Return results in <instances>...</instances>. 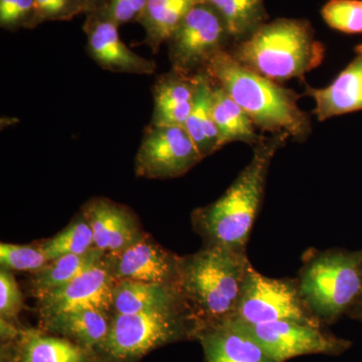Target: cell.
Returning <instances> with one entry per match:
<instances>
[{"mask_svg":"<svg viewBox=\"0 0 362 362\" xmlns=\"http://www.w3.org/2000/svg\"><path fill=\"white\" fill-rule=\"evenodd\" d=\"M23 298L11 271H0V314L2 320H13L21 313Z\"/></svg>","mask_w":362,"mask_h":362,"instance_id":"obj_31","label":"cell"},{"mask_svg":"<svg viewBox=\"0 0 362 362\" xmlns=\"http://www.w3.org/2000/svg\"><path fill=\"white\" fill-rule=\"evenodd\" d=\"M21 362H87V354L70 340L28 331L21 342Z\"/></svg>","mask_w":362,"mask_h":362,"instance_id":"obj_24","label":"cell"},{"mask_svg":"<svg viewBox=\"0 0 362 362\" xmlns=\"http://www.w3.org/2000/svg\"><path fill=\"white\" fill-rule=\"evenodd\" d=\"M233 319L247 325L283 320L324 325L305 303L297 280L266 277L252 266Z\"/></svg>","mask_w":362,"mask_h":362,"instance_id":"obj_7","label":"cell"},{"mask_svg":"<svg viewBox=\"0 0 362 362\" xmlns=\"http://www.w3.org/2000/svg\"><path fill=\"white\" fill-rule=\"evenodd\" d=\"M204 71L259 129L272 134L286 133L299 141L310 135V119L298 106L296 93L243 66L228 49L218 52Z\"/></svg>","mask_w":362,"mask_h":362,"instance_id":"obj_3","label":"cell"},{"mask_svg":"<svg viewBox=\"0 0 362 362\" xmlns=\"http://www.w3.org/2000/svg\"><path fill=\"white\" fill-rule=\"evenodd\" d=\"M35 0H0V25L6 30L33 28Z\"/></svg>","mask_w":362,"mask_h":362,"instance_id":"obj_30","label":"cell"},{"mask_svg":"<svg viewBox=\"0 0 362 362\" xmlns=\"http://www.w3.org/2000/svg\"><path fill=\"white\" fill-rule=\"evenodd\" d=\"M202 159L185 127L151 124L145 130L135 157V173L150 180L180 177Z\"/></svg>","mask_w":362,"mask_h":362,"instance_id":"obj_9","label":"cell"},{"mask_svg":"<svg viewBox=\"0 0 362 362\" xmlns=\"http://www.w3.org/2000/svg\"><path fill=\"white\" fill-rule=\"evenodd\" d=\"M118 28L103 11L88 13L84 32L88 37L87 49L90 58L105 70L113 73L153 74L156 62L131 51L121 40Z\"/></svg>","mask_w":362,"mask_h":362,"instance_id":"obj_13","label":"cell"},{"mask_svg":"<svg viewBox=\"0 0 362 362\" xmlns=\"http://www.w3.org/2000/svg\"><path fill=\"white\" fill-rule=\"evenodd\" d=\"M232 39L225 21L206 1L192 7L168 40L173 70L185 75L204 71L218 52Z\"/></svg>","mask_w":362,"mask_h":362,"instance_id":"obj_8","label":"cell"},{"mask_svg":"<svg viewBox=\"0 0 362 362\" xmlns=\"http://www.w3.org/2000/svg\"><path fill=\"white\" fill-rule=\"evenodd\" d=\"M356 318L359 319V320L362 321V315L357 316V317H356Z\"/></svg>","mask_w":362,"mask_h":362,"instance_id":"obj_35","label":"cell"},{"mask_svg":"<svg viewBox=\"0 0 362 362\" xmlns=\"http://www.w3.org/2000/svg\"><path fill=\"white\" fill-rule=\"evenodd\" d=\"M83 216L92 228L95 247L106 254L123 251L145 233L129 209L103 197L88 202Z\"/></svg>","mask_w":362,"mask_h":362,"instance_id":"obj_14","label":"cell"},{"mask_svg":"<svg viewBox=\"0 0 362 362\" xmlns=\"http://www.w3.org/2000/svg\"><path fill=\"white\" fill-rule=\"evenodd\" d=\"M322 16L333 30L362 33V0H329L322 8Z\"/></svg>","mask_w":362,"mask_h":362,"instance_id":"obj_27","label":"cell"},{"mask_svg":"<svg viewBox=\"0 0 362 362\" xmlns=\"http://www.w3.org/2000/svg\"><path fill=\"white\" fill-rule=\"evenodd\" d=\"M197 75H185L171 71L157 78L153 86L156 126H180L185 123L194 105Z\"/></svg>","mask_w":362,"mask_h":362,"instance_id":"obj_17","label":"cell"},{"mask_svg":"<svg viewBox=\"0 0 362 362\" xmlns=\"http://www.w3.org/2000/svg\"><path fill=\"white\" fill-rule=\"evenodd\" d=\"M148 0H109L104 13L115 25L138 21L142 16Z\"/></svg>","mask_w":362,"mask_h":362,"instance_id":"obj_32","label":"cell"},{"mask_svg":"<svg viewBox=\"0 0 362 362\" xmlns=\"http://www.w3.org/2000/svg\"><path fill=\"white\" fill-rule=\"evenodd\" d=\"M239 323L275 362L309 354L338 356L351 346L349 340L327 332L323 326L288 320L257 325Z\"/></svg>","mask_w":362,"mask_h":362,"instance_id":"obj_10","label":"cell"},{"mask_svg":"<svg viewBox=\"0 0 362 362\" xmlns=\"http://www.w3.org/2000/svg\"><path fill=\"white\" fill-rule=\"evenodd\" d=\"M251 266L247 251L223 246H206L181 257L178 287L195 334L233 318Z\"/></svg>","mask_w":362,"mask_h":362,"instance_id":"obj_2","label":"cell"},{"mask_svg":"<svg viewBox=\"0 0 362 362\" xmlns=\"http://www.w3.org/2000/svg\"><path fill=\"white\" fill-rule=\"evenodd\" d=\"M115 284L105 256L101 262L83 272L68 284L37 299L42 321L81 308L100 309L111 313Z\"/></svg>","mask_w":362,"mask_h":362,"instance_id":"obj_12","label":"cell"},{"mask_svg":"<svg viewBox=\"0 0 362 362\" xmlns=\"http://www.w3.org/2000/svg\"><path fill=\"white\" fill-rule=\"evenodd\" d=\"M204 0H148L137 23L146 33L145 42L157 52L168 42L188 11Z\"/></svg>","mask_w":362,"mask_h":362,"instance_id":"obj_21","label":"cell"},{"mask_svg":"<svg viewBox=\"0 0 362 362\" xmlns=\"http://www.w3.org/2000/svg\"><path fill=\"white\" fill-rule=\"evenodd\" d=\"M106 256V252L94 247L85 254L66 255L49 261L39 271L33 272L30 278V290L39 299L47 293L68 284L83 272L96 265Z\"/></svg>","mask_w":362,"mask_h":362,"instance_id":"obj_22","label":"cell"},{"mask_svg":"<svg viewBox=\"0 0 362 362\" xmlns=\"http://www.w3.org/2000/svg\"><path fill=\"white\" fill-rule=\"evenodd\" d=\"M230 52L243 66L277 83L303 78L325 56L310 25L297 20L262 25Z\"/></svg>","mask_w":362,"mask_h":362,"instance_id":"obj_4","label":"cell"},{"mask_svg":"<svg viewBox=\"0 0 362 362\" xmlns=\"http://www.w3.org/2000/svg\"><path fill=\"white\" fill-rule=\"evenodd\" d=\"M354 52L349 66L327 87L306 85L305 95L313 99V114L318 121L362 111V44Z\"/></svg>","mask_w":362,"mask_h":362,"instance_id":"obj_15","label":"cell"},{"mask_svg":"<svg viewBox=\"0 0 362 362\" xmlns=\"http://www.w3.org/2000/svg\"><path fill=\"white\" fill-rule=\"evenodd\" d=\"M45 252L37 246L23 245H0V263L1 268L8 271H39L49 263Z\"/></svg>","mask_w":362,"mask_h":362,"instance_id":"obj_28","label":"cell"},{"mask_svg":"<svg viewBox=\"0 0 362 362\" xmlns=\"http://www.w3.org/2000/svg\"><path fill=\"white\" fill-rule=\"evenodd\" d=\"M85 7V13H96V11H104L108 6L109 0H81Z\"/></svg>","mask_w":362,"mask_h":362,"instance_id":"obj_33","label":"cell"},{"mask_svg":"<svg viewBox=\"0 0 362 362\" xmlns=\"http://www.w3.org/2000/svg\"><path fill=\"white\" fill-rule=\"evenodd\" d=\"M85 13L81 0H35L33 28L45 21H70Z\"/></svg>","mask_w":362,"mask_h":362,"instance_id":"obj_29","label":"cell"},{"mask_svg":"<svg viewBox=\"0 0 362 362\" xmlns=\"http://www.w3.org/2000/svg\"><path fill=\"white\" fill-rule=\"evenodd\" d=\"M185 128L204 158L220 150L214 117V83L204 71L197 74L194 105Z\"/></svg>","mask_w":362,"mask_h":362,"instance_id":"obj_19","label":"cell"},{"mask_svg":"<svg viewBox=\"0 0 362 362\" xmlns=\"http://www.w3.org/2000/svg\"><path fill=\"white\" fill-rule=\"evenodd\" d=\"M206 362H275L235 320L211 326L197 333Z\"/></svg>","mask_w":362,"mask_h":362,"instance_id":"obj_16","label":"cell"},{"mask_svg":"<svg viewBox=\"0 0 362 362\" xmlns=\"http://www.w3.org/2000/svg\"><path fill=\"white\" fill-rule=\"evenodd\" d=\"M214 83V82H213ZM214 117L218 131V146L239 141L257 144L262 136L257 134L256 126L249 115L235 103L225 90L214 83Z\"/></svg>","mask_w":362,"mask_h":362,"instance_id":"obj_23","label":"cell"},{"mask_svg":"<svg viewBox=\"0 0 362 362\" xmlns=\"http://www.w3.org/2000/svg\"><path fill=\"white\" fill-rule=\"evenodd\" d=\"M286 133L263 137L254 146L251 161L218 201L197 209L192 223L206 246L247 251V240L263 201L272 160L284 146Z\"/></svg>","mask_w":362,"mask_h":362,"instance_id":"obj_1","label":"cell"},{"mask_svg":"<svg viewBox=\"0 0 362 362\" xmlns=\"http://www.w3.org/2000/svg\"><path fill=\"white\" fill-rule=\"evenodd\" d=\"M49 261L66 255L85 254L94 249V235L84 216L74 221L58 235L39 245Z\"/></svg>","mask_w":362,"mask_h":362,"instance_id":"obj_26","label":"cell"},{"mask_svg":"<svg viewBox=\"0 0 362 362\" xmlns=\"http://www.w3.org/2000/svg\"><path fill=\"white\" fill-rule=\"evenodd\" d=\"M181 257L162 247L147 233L116 254H106L112 277L118 281L178 285Z\"/></svg>","mask_w":362,"mask_h":362,"instance_id":"obj_11","label":"cell"},{"mask_svg":"<svg viewBox=\"0 0 362 362\" xmlns=\"http://www.w3.org/2000/svg\"><path fill=\"white\" fill-rule=\"evenodd\" d=\"M225 21L232 39L240 42L252 35L265 18L262 0H204Z\"/></svg>","mask_w":362,"mask_h":362,"instance_id":"obj_25","label":"cell"},{"mask_svg":"<svg viewBox=\"0 0 362 362\" xmlns=\"http://www.w3.org/2000/svg\"><path fill=\"white\" fill-rule=\"evenodd\" d=\"M176 307H187L178 285L118 281L113 288V314H137Z\"/></svg>","mask_w":362,"mask_h":362,"instance_id":"obj_18","label":"cell"},{"mask_svg":"<svg viewBox=\"0 0 362 362\" xmlns=\"http://www.w3.org/2000/svg\"><path fill=\"white\" fill-rule=\"evenodd\" d=\"M297 281L314 316L323 324L335 322L362 294V249L309 251Z\"/></svg>","mask_w":362,"mask_h":362,"instance_id":"obj_5","label":"cell"},{"mask_svg":"<svg viewBox=\"0 0 362 362\" xmlns=\"http://www.w3.org/2000/svg\"><path fill=\"white\" fill-rule=\"evenodd\" d=\"M189 329L195 334L194 322L187 307L113 314L108 337L101 349L116 361H127L144 356Z\"/></svg>","mask_w":362,"mask_h":362,"instance_id":"obj_6","label":"cell"},{"mask_svg":"<svg viewBox=\"0 0 362 362\" xmlns=\"http://www.w3.org/2000/svg\"><path fill=\"white\" fill-rule=\"evenodd\" d=\"M350 315L352 317H356L362 315V294L361 295V297H359V299L357 300L356 304L354 305V308L350 310L349 313Z\"/></svg>","mask_w":362,"mask_h":362,"instance_id":"obj_34","label":"cell"},{"mask_svg":"<svg viewBox=\"0 0 362 362\" xmlns=\"http://www.w3.org/2000/svg\"><path fill=\"white\" fill-rule=\"evenodd\" d=\"M108 312L95 308H81L66 312L44 321L49 329L65 334L84 349L101 347L108 337L112 318Z\"/></svg>","mask_w":362,"mask_h":362,"instance_id":"obj_20","label":"cell"}]
</instances>
